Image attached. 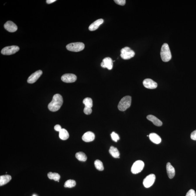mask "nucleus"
<instances>
[{
  "instance_id": "2",
  "label": "nucleus",
  "mask_w": 196,
  "mask_h": 196,
  "mask_svg": "<svg viewBox=\"0 0 196 196\" xmlns=\"http://www.w3.org/2000/svg\"><path fill=\"white\" fill-rule=\"evenodd\" d=\"M162 60L165 62H168L172 59V54L168 44L164 43L162 47L161 51Z\"/></svg>"
},
{
  "instance_id": "5",
  "label": "nucleus",
  "mask_w": 196,
  "mask_h": 196,
  "mask_svg": "<svg viewBox=\"0 0 196 196\" xmlns=\"http://www.w3.org/2000/svg\"><path fill=\"white\" fill-rule=\"evenodd\" d=\"M121 52L120 56L124 60H128L132 58L135 55V52L128 47L123 48L121 50Z\"/></svg>"
},
{
  "instance_id": "6",
  "label": "nucleus",
  "mask_w": 196,
  "mask_h": 196,
  "mask_svg": "<svg viewBox=\"0 0 196 196\" xmlns=\"http://www.w3.org/2000/svg\"><path fill=\"white\" fill-rule=\"evenodd\" d=\"M144 163L141 160L135 162L131 168V172L133 174H137L140 173L144 167Z\"/></svg>"
},
{
  "instance_id": "3",
  "label": "nucleus",
  "mask_w": 196,
  "mask_h": 196,
  "mask_svg": "<svg viewBox=\"0 0 196 196\" xmlns=\"http://www.w3.org/2000/svg\"><path fill=\"white\" fill-rule=\"evenodd\" d=\"M131 102L132 98L130 96H126L123 98L118 104V109L121 111H125L130 107Z\"/></svg>"
},
{
  "instance_id": "25",
  "label": "nucleus",
  "mask_w": 196,
  "mask_h": 196,
  "mask_svg": "<svg viewBox=\"0 0 196 196\" xmlns=\"http://www.w3.org/2000/svg\"><path fill=\"white\" fill-rule=\"evenodd\" d=\"M76 185V182L74 180H68L65 183L64 186L65 188H72Z\"/></svg>"
},
{
  "instance_id": "7",
  "label": "nucleus",
  "mask_w": 196,
  "mask_h": 196,
  "mask_svg": "<svg viewBox=\"0 0 196 196\" xmlns=\"http://www.w3.org/2000/svg\"><path fill=\"white\" fill-rule=\"evenodd\" d=\"M19 47L18 46H12L3 48L1 50V54L4 55H10L15 54L19 50Z\"/></svg>"
},
{
  "instance_id": "34",
  "label": "nucleus",
  "mask_w": 196,
  "mask_h": 196,
  "mask_svg": "<svg viewBox=\"0 0 196 196\" xmlns=\"http://www.w3.org/2000/svg\"><path fill=\"white\" fill-rule=\"evenodd\" d=\"M32 196H36V195H33Z\"/></svg>"
},
{
  "instance_id": "16",
  "label": "nucleus",
  "mask_w": 196,
  "mask_h": 196,
  "mask_svg": "<svg viewBox=\"0 0 196 196\" xmlns=\"http://www.w3.org/2000/svg\"><path fill=\"white\" fill-rule=\"evenodd\" d=\"M166 170L169 177L170 179L173 178L175 176V170L174 167L170 162H168L166 164Z\"/></svg>"
},
{
  "instance_id": "12",
  "label": "nucleus",
  "mask_w": 196,
  "mask_h": 196,
  "mask_svg": "<svg viewBox=\"0 0 196 196\" xmlns=\"http://www.w3.org/2000/svg\"><path fill=\"white\" fill-rule=\"evenodd\" d=\"M4 27L6 30L10 32H16L18 29V27L14 22L8 21L6 22L4 24Z\"/></svg>"
},
{
  "instance_id": "33",
  "label": "nucleus",
  "mask_w": 196,
  "mask_h": 196,
  "mask_svg": "<svg viewBox=\"0 0 196 196\" xmlns=\"http://www.w3.org/2000/svg\"><path fill=\"white\" fill-rule=\"evenodd\" d=\"M56 1V0H47L46 2L47 4H50L55 2Z\"/></svg>"
},
{
  "instance_id": "8",
  "label": "nucleus",
  "mask_w": 196,
  "mask_h": 196,
  "mask_svg": "<svg viewBox=\"0 0 196 196\" xmlns=\"http://www.w3.org/2000/svg\"><path fill=\"white\" fill-rule=\"evenodd\" d=\"M155 180V176L154 174H150L147 176L144 179L143 185L145 188H148L152 186Z\"/></svg>"
},
{
  "instance_id": "17",
  "label": "nucleus",
  "mask_w": 196,
  "mask_h": 196,
  "mask_svg": "<svg viewBox=\"0 0 196 196\" xmlns=\"http://www.w3.org/2000/svg\"><path fill=\"white\" fill-rule=\"evenodd\" d=\"M147 119L149 120V121L152 122L154 125L158 126V127H160L162 125V123L161 120H159L156 117L152 115H149L147 116Z\"/></svg>"
},
{
  "instance_id": "9",
  "label": "nucleus",
  "mask_w": 196,
  "mask_h": 196,
  "mask_svg": "<svg viewBox=\"0 0 196 196\" xmlns=\"http://www.w3.org/2000/svg\"><path fill=\"white\" fill-rule=\"evenodd\" d=\"M61 79L65 83H72L76 80L77 76L73 74H65L62 76Z\"/></svg>"
},
{
  "instance_id": "22",
  "label": "nucleus",
  "mask_w": 196,
  "mask_h": 196,
  "mask_svg": "<svg viewBox=\"0 0 196 196\" xmlns=\"http://www.w3.org/2000/svg\"><path fill=\"white\" fill-rule=\"evenodd\" d=\"M76 157L80 161L85 162L87 160V157L84 153L79 152L76 154Z\"/></svg>"
},
{
  "instance_id": "29",
  "label": "nucleus",
  "mask_w": 196,
  "mask_h": 196,
  "mask_svg": "<svg viewBox=\"0 0 196 196\" xmlns=\"http://www.w3.org/2000/svg\"><path fill=\"white\" fill-rule=\"evenodd\" d=\"M114 1L116 4L121 6H124L126 4L125 0H114Z\"/></svg>"
},
{
  "instance_id": "15",
  "label": "nucleus",
  "mask_w": 196,
  "mask_h": 196,
  "mask_svg": "<svg viewBox=\"0 0 196 196\" xmlns=\"http://www.w3.org/2000/svg\"><path fill=\"white\" fill-rule=\"evenodd\" d=\"M104 20L102 19H98L91 24L89 26V29L90 31H94L97 29L103 23Z\"/></svg>"
},
{
  "instance_id": "14",
  "label": "nucleus",
  "mask_w": 196,
  "mask_h": 196,
  "mask_svg": "<svg viewBox=\"0 0 196 196\" xmlns=\"http://www.w3.org/2000/svg\"><path fill=\"white\" fill-rule=\"evenodd\" d=\"M95 139V135L94 133L91 132H86L83 135L82 139L85 142H90L92 141Z\"/></svg>"
},
{
  "instance_id": "20",
  "label": "nucleus",
  "mask_w": 196,
  "mask_h": 196,
  "mask_svg": "<svg viewBox=\"0 0 196 196\" xmlns=\"http://www.w3.org/2000/svg\"><path fill=\"white\" fill-rule=\"evenodd\" d=\"M110 153L114 158H120V153L117 148L111 146L109 150Z\"/></svg>"
},
{
  "instance_id": "23",
  "label": "nucleus",
  "mask_w": 196,
  "mask_h": 196,
  "mask_svg": "<svg viewBox=\"0 0 196 196\" xmlns=\"http://www.w3.org/2000/svg\"><path fill=\"white\" fill-rule=\"evenodd\" d=\"M83 103L85 105V107L92 108L93 106V101L91 98L87 97L83 101Z\"/></svg>"
},
{
  "instance_id": "21",
  "label": "nucleus",
  "mask_w": 196,
  "mask_h": 196,
  "mask_svg": "<svg viewBox=\"0 0 196 196\" xmlns=\"http://www.w3.org/2000/svg\"><path fill=\"white\" fill-rule=\"evenodd\" d=\"M59 138L62 140H65L69 137V134L67 131L64 129H62L59 132Z\"/></svg>"
},
{
  "instance_id": "27",
  "label": "nucleus",
  "mask_w": 196,
  "mask_h": 196,
  "mask_svg": "<svg viewBox=\"0 0 196 196\" xmlns=\"http://www.w3.org/2000/svg\"><path fill=\"white\" fill-rule=\"evenodd\" d=\"M111 138L112 140L116 142H117V141L119 140L120 137L118 134L116 133L115 132H113L111 134Z\"/></svg>"
},
{
  "instance_id": "10",
  "label": "nucleus",
  "mask_w": 196,
  "mask_h": 196,
  "mask_svg": "<svg viewBox=\"0 0 196 196\" xmlns=\"http://www.w3.org/2000/svg\"><path fill=\"white\" fill-rule=\"evenodd\" d=\"M43 72L41 70H38L32 74L28 78L27 82L29 84H33L36 82L42 75Z\"/></svg>"
},
{
  "instance_id": "1",
  "label": "nucleus",
  "mask_w": 196,
  "mask_h": 196,
  "mask_svg": "<svg viewBox=\"0 0 196 196\" xmlns=\"http://www.w3.org/2000/svg\"><path fill=\"white\" fill-rule=\"evenodd\" d=\"M63 102V98L60 94L54 95L51 102L48 105L49 110L53 112L58 111L61 107Z\"/></svg>"
},
{
  "instance_id": "18",
  "label": "nucleus",
  "mask_w": 196,
  "mask_h": 196,
  "mask_svg": "<svg viewBox=\"0 0 196 196\" xmlns=\"http://www.w3.org/2000/svg\"><path fill=\"white\" fill-rule=\"evenodd\" d=\"M149 139L151 142L156 144L161 143V139L159 136L155 133H151L148 136Z\"/></svg>"
},
{
  "instance_id": "19",
  "label": "nucleus",
  "mask_w": 196,
  "mask_h": 196,
  "mask_svg": "<svg viewBox=\"0 0 196 196\" xmlns=\"http://www.w3.org/2000/svg\"><path fill=\"white\" fill-rule=\"evenodd\" d=\"M11 179V176L10 175H6L0 176V186L6 185L9 182Z\"/></svg>"
},
{
  "instance_id": "32",
  "label": "nucleus",
  "mask_w": 196,
  "mask_h": 196,
  "mask_svg": "<svg viewBox=\"0 0 196 196\" xmlns=\"http://www.w3.org/2000/svg\"><path fill=\"white\" fill-rule=\"evenodd\" d=\"M55 130L58 132H60L62 130V127L59 125H56L54 127Z\"/></svg>"
},
{
  "instance_id": "28",
  "label": "nucleus",
  "mask_w": 196,
  "mask_h": 196,
  "mask_svg": "<svg viewBox=\"0 0 196 196\" xmlns=\"http://www.w3.org/2000/svg\"><path fill=\"white\" fill-rule=\"evenodd\" d=\"M186 196H196L195 191L194 190L190 189L187 192Z\"/></svg>"
},
{
  "instance_id": "13",
  "label": "nucleus",
  "mask_w": 196,
  "mask_h": 196,
  "mask_svg": "<svg viewBox=\"0 0 196 196\" xmlns=\"http://www.w3.org/2000/svg\"><path fill=\"white\" fill-rule=\"evenodd\" d=\"M143 84L144 86L148 89H154L157 88V83L150 78L144 80Z\"/></svg>"
},
{
  "instance_id": "30",
  "label": "nucleus",
  "mask_w": 196,
  "mask_h": 196,
  "mask_svg": "<svg viewBox=\"0 0 196 196\" xmlns=\"http://www.w3.org/2000/svg\"><path fill=\"white\" fill-rule=\"evenodd\" d=\"M92 112V108L85 107L84 110V112L85 114L87 115H90Z\"/></svg>"
},
{
  "instance_id": "31",
  "label": "nucleus",
  "mask_w": 196,
  "mask_h": 196,
  "mask_svg": "<svg viewBox=\"0 0 196 196\" xmlns=\"http://www.w3.org/2000/svg\"><path fill=\"white\" fill-rule=\"evenodd\" d=\"M191 138L192 140L196 141V130L191 133Z\"/></svg>"
},
{
  "instance_id": "11",
  "label": "nucleus",
  "mask_w": 196,
  "mask_h": 196,
  "mask_svg": "<svg viewBox=\"0 0 196 196\" xmlns=\"http://www.w3.org/2000/svg\"><path fill=\"white\" fill-rule=\"evenodd\" d=\"M101 65L102 68H107L109 70L112 69L113 66L112 59L109 57L105 58L102 61Z\"/></svg>"
},
{
  "instance_id": "26",
  "label": "nucleus",
  "mask_w": 196,
  "mask_h": 196,
  "mask_svg": "<svg viewBox=\"0 0 196 196\" xmlns=\"http://www.w3.org/2000/svg\"><path fill=\"white\" fill-rule=\"evenodd\" d=\"M94 165L96 169L99 171H102L104 170L103 163L102 161L99 160H96L94 162Z\"/></svg>"
},
{
  "instance_id": "4",
  "label": "nucleus",
  "mask_w": 196,
  "mask_h": 196,
  "mask_svg": "<svg viewBox=\"0 0 196 196\" xmlns=\"http://www.w3.org/2000/svg\"><path fill=\"white\" fill-rule=\"evenodd\" d=\"M85 48L84 44L82 42L71 43L66 46V48L69 51L78 52L81 51Z\"/></svg>"
},
{
  "instance_id": "24",
  "label": "nucleus",
  "mask_w": 196,
  "mask_h": 196,
  "mask_svg": "<svg viewBox=\"0 0 196 196\" xmlns=\"http://www.w3.org/2000/svg\"><path fill=\"white\" fill-rule=\"evenodd\" d=\"M48 176L49 179L54 180L55 181H58L60 179V176L58 174L50 172L48 174Z\"/></svg>"
}]
</instances>
